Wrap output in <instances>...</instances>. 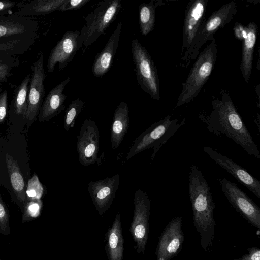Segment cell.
Returning <instances> with one entry per match:
<instances>
[{
  "label": "cell",
  "mask_w": 260,
  "mask_h": 260,
  "mask_svg": "<svg viewBox=\"0 0 260 260\" xmlns=\"http://www.w3.org/2000/svg\"><path fill=\"white\" fill-rule=\"evenodd\" d=\"M220 97L212 100V110L199 115L208 130L217 136L225 135L250 156L260 159L256 144L238 113L229 92L221 89Z\"/></svg>",
  "instance_id": "obj_1"
},
{
  "label": "cell",
  "mask_w": 260,
  "mask_h": 260,
  "mask_svg": "<svg viewBox=\"0 0 260 260\" xmlns=\"http://www.w3.org/2000/svg\"><path fill=\"white\" fill-rule=\"evenodd\" d=\"M188 192L193 224L200 234L201 247L206 251L212 245L215 236L216 223L213 216L215 204L207 180L195 165L190 167Z\"/></svg>",
  "instance_id": "obj_2"
},
{
  "label": "cell",
  "mask_w": 260,
  "mask_h": 260,
  "mask_svg": "<svg viewBox=\"0 0 260 260\" xmlns=\"http://www.w3.org/2000/svg\"><path fill=\"white\" fill-rule=\"evenodd\" d=\"M217 48L213 38L198 55L177 98L175 107L190 102L197 98L207 82L215 66Z\"/></svg>",
  "instance_id": "obj_3"
},
{
  "label": "cell",
  "mask_w": 260,
  "mask_h": 260,
  "mask_svg": "<svg viewBox=\"0 0 260 260\" xmlns=\"http://www.w3.org/2000/svg\"><path fill=\"white\" fill-rule=\"evenodd\" d=\"M237 11V4L233 1L214 11L205 20L200 26L189 49L180 58L177 64L178 68H187L196 60L201 47L211 41L219 29L231 22Z\"/></svg>",
  "instance_id": "obj_4"
},
{
  "label": "cell",
  "mask_w": 260,
  "mask_h": 260,
  "mask_svg": "<svg viewBox=\"0 0 260 260\" xmlns=\"http://www.w3.org/2000/svg\"><path fill=\"white\" fill-rule=\"evenodd\" d=\"M122 8L120 0H102L85 18V24L80 31L79 46L83 52L92 45L115 19Z\"/></svg>",
  "instance_id": "obj_5"
},
{
  "label": "cell",
  "mask_w": 260,
  "mask_h": 260,
  "mask_svg": "<svg viewBox=\"0 0 260 260\" xmlns=\"http://www.w3.org/2000/svg\"><path fill=\"white\" fill-rule=\"evenodd\" d=\"M172 117L168 115L155 122L137 138L129 147L125 161L146 149L153 148L152 161L161 146L186 122V117L179 122L178 119Z\"/></svg>",
  "instance_id": "obj_6"
},
{
  "label": "cell",
  "mask_w": 260,
  "mask_h": 260,
  "mask_svg": "<svg viewBox=\"0 0 260 260\" xmlns=\"http://www.w3.org/2000/svg\"><path fill=\"white\" fill-rule=\"evenodd\" d=\"M131 52L136 79L140 87L152 99L159 100L158 71L151 55L137 39L131 41Z\"/></svg>",
  "instance_id": "obj_7"
},
{
  "label": "cell",
  "mask_w": 260,
  "mask_h": 260,
  "mask_svg": "<svg viewBox=\"0 0 260 260\" xmlns=\"http://www.w3.org/2000/svg\"><path fill=\"white\" fill-rule=\"evenodd\" d=\"M134 201V214L129 231L136 245V252L144 254L149 234L151 201L146 193L140 189L135 191Z\"/></svg>",
  "instance_id": "obj_8"
},
{
  "label": "cell",
  "mask_w": 260,
  "mask_h": 260,
  "mask_svg": "<svg viewBox=\"0 0 260 260\" xmlns=\"http://www.w3.org/2000/svg\"><path fill=\"white\" fill-rule=\"evenodd\" d=\"M221 190L231 205L251 225L260 228V208L237 185L225 178H218Z\"/></svg>",
  "instance_id": "obj_9"
},
{
  "label": "cell",
  "mask_w": 260,
  "mask_h": 260,
  "mask_svg": "<svg viewBox=\"0 0 260 260\" xmlns=\"http://www.w3.org/2000/svg\"><path fill=\"white\" fill-rule=\"evenodd\" d=\"M77 150L80 164L84 166L98 163L101 164L98 154L100 150V135L96 123L86 119L77 136Z\"/></svg>",
  "instance_id": "obj_10"
},
{
  "label": "cell",
  "mask_w": 260,
  "mask_h": 260,
  "mask_svg": "<svg viewBox=\"0 0 260 260\" xmlns=\"http://www.w3.org/2000/svg\"><path fill=\"white\" fill-rule=\"evenodd\" d=\"M182 216L173 218L162 232L156 250V260H171L180 251L184 241Z\"/></svg>",
  "instance_id": "obj_11"
},
{
  "label": "cell",
  "mask_w": 260,
  "mask_h": 260,
  "mask_svg": "<svg viewBox=\"0 0 260 260\" xmlns=\"http://www.w3.org/2000/svg\"><path fill=\"white\" fill-rule=\"evenodd\" d=\"M31 69L32 76L30 81L25 116V118L30 123L33 122L39 115L45 95V74L43 54H41L33 63Z\"/></svg>",
  "instance_id": "obj_12"
},
{
  "label": "cell",
  "mask_w": 260,
  "mask_h": 260,
  "mask_svg": "<svg viewBox=\"0 0 260 260\" xmlns=\"http://www.w3.org/2000/svg\"><path fill=\"white\" fill-rule=\"evenodd\" d=\"M208 3V0H191L188 2L185 13L180 58L188 50L200 26L205 20Z\"/></svg>",
  "instance_id": "obj_13"
},
{
  "label": "cell",
  "mask_w": 260,
  "mask_h": 260,
  "mask_svg": "<svg viewBox=\"0 0 260 260\" xmlns=\"http://www.w3.org/2000/svg\"><path fill=\"white\" fill-rule=\"evenodd\" d=\"M80 31H66L51 51L47 62L48 73L52 72L56 64H58L60 70L64 69L72 61L80 48L79 37Z\"/></svg>",
  "instance_id": "obj_14"
},
{
  "label": "cell",
  "mask_w": 260,
  "mask_h": 260,
  "mask_svg": "<svg viewBox=\"0 0 260 260\" xmlns=\"http://www.w3.org/2000/svg\"><path fill=\"white\" fill-rule=\"evenodd\" d=\"M120 184L119 174L98 181H90L88 191L100 215L111 207Z\"/></svg>",
  "instance_id": "obj_15"
},
{
  "label": "cell",
  "mask_w": 260,
  "mask_h": 260,
  "mask_svg": "<svg viewBox=\"0 0 260 260\" xmlns=\"http://www.w3.org/2000/svg\"><path fill=\"white\" fill-rule=\"evenodd\" d=\"M204 152L217 165L231 174L257 198H260V182L244 168L210 147L204 146Z\"/></svg>",
  "instance_id": "obj_16"
},
{
  "label": "cell",
  "mask_w": 260,
  "mask_h": 260,
  "mask_svg": "<svg viewBox=\"0 0 260 260\" xmlns=\"http://www.w3.org/2000/svg\"><path fill=\"white\" fill-rule=\"evenodd\" d=\"M121 29L122 22L120 21L104 49L96 55L92 67V72L95 76L102 77L110 69L118 48Z\"/></svg>",
  "instance_id": "obj_17"
},
{
  "label": "cell",
  "mask_w": 260,
  "mask_h": 260,
  "mask_svg": "<svg viewBox=\"0 0 260 260\" xmlns=\"http://www.w3.org/2000/svg\"><path fill=\"white\" fill-rule=\"evenodd\" d=\"M70 80L69 78L66 79L49 92L41 107L38 115L39 121H49L65 109L64 103L67 96L63 90Z\"/></svg>",
  "instance_id": "obj_18"
},
{
  "label": "cell",
  "mask_w": 260,
  "mask_h": 260,
  "mask_svg": "<svg viewBox=\"0 0 260 260\" xmlns=\"http://www.w3.org/2000/svg\"><path fill=\"white\" fill-rule=\"evenodd\" d=\"M258 26L253 22L245 26V32L242 39V51L240 70L246 83L249 82L252 72L254 50L256 42Z\"/></svg>",
  "instance_id": "obj_19"
},
{
  "label": "cell",
  "mask_w": 260,
  "mask_h": 260,
  "mask_svg": "<svg viewBox=\"0 0 260 260\" xmlns=\"http://www.w3.org/2000/svg\"><path fill=\"white\" fill-rule=\"evenodd\" d=\"M105 240L107 241L105 250L109 260H123L124 242L119 211L106 234Z\"/></svg>",
  "instance_id": "obj_20"
},
{
  "label": "cell",
  "mask_w": 260,
  "mask_h": 260,
  "mask_svg": "<svg viewBox=\"0 0 260 260\" xmlns=\"http://www.w3.org/2000/svg\"><path fill=\"white\" fill-rule=\"evenodd\" d=\"M129 109L127 104L121 101L114 113L110 128L111 147L117 148L122 142L129 126Z\"/></svg>",
  "instance_id": "obj_21"
},
{
  "label": "cell",
  "mask_w": 260,
  "mask_h": 260,
  "mask_svg": "<svg viewBox=\"0 0 260 260\" xmlns=\"http://www.w3.org/2000/svg\"><path fill=\"white\" fill-rule=\"evenodd\" d=\"M6 166L13 190L21 202L26 201L25 181L20 167L14 158L8 153L5 156Z\"/></svg>",
  "instance_id": "obj_22"
},
{
  "label": "cell",
  "mask_w": 260,
  "mask_h": 260,
  "mask_svg": "<svg viewBox=\"0 0 260 260\" xmlns=\"http://www.w3.org/2000/svg\"><path fill=\"white\" fill-rule=\"evenodd\" d=\"M162 5L163 2L161 0H151L147 3H142L139 6V28L143 36H146L153 30L155 11L157 8Z\"/></svg>",
  "instance_id": "obj_23"
},
{
  "label": "cell",
  "mask_w": 260,
  "mask_h": 260,
  "mask_svg": "<svg viewBox=\"0 0 260 260\" xmlns=\"http://www.w3.org/2000/svg\"><path fill=\"white\" fill-rule=\"evenodd\" d=\"M30 75H27L18 87L13 100L15 112L25 118L27 109V99L29 91Z\"/></svg>",
  "instance_id": "obj_24"
},
{
  "label": "cell",
  "mask_w": 260,
  "mask_h": 260,
  "mask_svg": "<svg viewBox=\"0 0 260 260\" xmlns=\"http://www.w3.org/2000/svg\"><path fill=\"white\" fill-rule=\"evenodd\" d=\"M85 102L77 98L71 103L65 111L63 127L66 131L74 128L76 120L81 112Z\"/></svg>",
  "instance_id": "obj_25"
},
{
  "label": "cell",
  "mask_w": 260,
  "mask_h": 260,
  "mask_svg": "<svg viewBox=\"0 0 260 260\" xmlns=\"http://www.w3.org/2000/svg\"><path fill=\"white\" fill-rule=\"evenodd\" d=\"M67 0H37L31 6L35 15H45L57 11Z\"/></svg>",
  "instance_id": "obj_26"
},
{
  "label": "cell",
  "mask_w": 260,
  "mask_h": 260,
  "mask_svg": "<svg viewBox=\"0 0 260 260\" xmlns=\"http://www.w3.org/2000/svg\"><path fill=\"white\" fill-rule=\"evenodd\" d=\"M44 193V189L38 176L34 174L28 182L26 188V199L28 200H41Z\"/></svg>",
  "instance_id": "obj_27"
},
{
  "label": "cell",
  "mask_w": 260,
  "mask_h": 260,
  "mask_svg": "<svg viewBox=\"0 0 260 260\" xmlns=\"http://www.w3.org/2000/svg\"><path fill=\"white\" fill-rule=\"evenodd\" d=\"M26 29L23 25L12 22L0 23V37L23 33Z\"/></svg>",
  "instance_id": "obj_28"
},
{
  "label": "cell",
  "mask_w": 260,
  "mask_h": 260,
  "mask_svg": "<svg viewBox=\"0 0 260 260\" xmlns=\"http://www.w3.org/2000/svg\"><path fill=\"white\" fill-rule=\"evenodd\" d=\"M10 233L9 211L0 194V233L7 236Z\"/></svg>",
  "instance_id": "obj_29"
},
{
  "label": "cell",
  "mask_w": 260,
  "mask_h": 260,
  "mask_svg": "<svg viewBox=\"0 0 260 260\" xmlns=\"http://www.w3.org/2000/svg\"><path fill=\"white\" fill-rule=\"evenodd\" d=\"M42 207L41 200H28L25 205L23 218L26 219L38 217L40 214Z\"/></svg>",
  "instance_id": "obj_30"
},
{
  "label": "cell",
  "mask_w": 260,
  "mask_h": 260,
  "mask_svg": "<svg viewBox=\"0 0 260 260\" xmlns=\"http://www.w3.org/2000/svg\"><path fill=\"white\" fill-rule=\"evenodd\" d=\"M91 0H67L57 11H66L78 10L81 8Z\"/></svg>",
  "instance_id": "obj_31"
},
{
  "label": "cell",
  "mask_w": 260,
  "mask_h": 260,
  "mask_svg": "<svg viewBox=\"0 0 260 260\" xmlns=\"http://www.w3.org/2000/svg\"><path fill=\"white\" fill-rule=\"evenodd\" d=\"M248 254H244L241 258L234 260H260V249L258 247H250L247 250Z\"/></svg>",
  "instance_id": "obj_32"
},
{
  "label": "cell",
  "mask_w": 260,
  "mask_h": 260,
  "mask_svg": "<svg viewBox=\"0 0 260 260\" xmlns=\"http://www.w3.org/2000/svg\"><path fill=\"white\" fill-rule=\"evenodd\" d=\"M8 93L5 91L0 95V123L5 119L7 110Z\"/></svg>",
  "instance_id": "obj_33"
},
{
  "label": "cell",
  "mask_w": 260,
  "mask_h": 260,
  "mask_svg": "<svg viewBox=\"0 0 260 260\" xmlns=\"http://www.w3.org/2000/svg\"><path fill=\"white\" fill-rule=\"evenodd\" d=\"M15 4V2L7 1H0V11H5L13 7Z\"/></svg>",
  "instance_id": "obj_34"
},
{
  "label": "cell",
  "mask_w": 260,
  "mask_h": 260,
  "mask_svg": "<svg viewBox=\"0 0 260 260\" xmlns=\"http://www.w3.org/2000/svg\"><path fill=\"white\" fill-rule=\"evenodd\" d=\"M19 41L16 40L12 42L0 44V50H7L13 48L16 45L18 44Z\"/></svg>",
  "instance_id": "obj_35"
},
{
  "label": "cell",
  "mask_w": 260,
  "mask_h": 260,
  "mask_svg": "<svg viewBox=\"0 0 260 260\" xmlns=\"http://www.w3.org/2000/svg\"><path fill=\"white\" fill-rule=\"evenodd\" d=\"M8 73V67L0 62V75H7Z\"/></svg>",
  "instance_id": "obj_36"
},
{
  "label": "cell",
  "mask_w": 260,
  "mask_h": 260,
  "mask_svg": "<svg viewBox=\"0 0 260 260\" xmlns=\"http://www.w3.org/2000/svg\"><path fill=\"white\" fill-rule=\"evenodd\" d=\"M6 75H0V81H4L6 79Z\"/></svg>",
  "instance_id": "obj_37"
}]
</instances>
